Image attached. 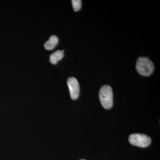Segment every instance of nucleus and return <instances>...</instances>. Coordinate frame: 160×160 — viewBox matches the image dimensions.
Returning a JSON list of instances; mask_svg holds the SVG:
<instances>
[{
  "label": "nucleus",
  "mask_w": 160,
  "mask_h": 160,
  "mask_svg": "<svg viewBox=\"0 0 160 160\" xmlns=\"http://www.w3.org/2000/svg\"><path fill=\"white\" fill-rule=\"evenodd\" d=\"M136 68L139 74L146 77L149 76L152 74L154 69L152 62L148 58L144 57L138 58Z\"/></svg>",
  "instance_id": "1"
},
{
  "label": "nucleus",
  "mask_w": 160,
  "mask_h": 160,
  "mask_svg": "<svg viewBox=\"0 0 160 160\" xmlns=\"http://www.w3.org/2000/svg\"><path fill=\"white\" fill-rule=\"evenodd\" d=\"M99 99L102 106L106 109H109L113 105L112 89L108 85L103 86L100 89Z\"/></svg>",
  "instance_id": "2"
},
{
  "label": "nucleus",
  "mask_w": 160,
  "mask_h": 160,
  "mask_svg": "<svg viewBox=\"0 0 160 160\" xmlns=\"http://www.w3.org/2000/svg\"><path fill=\"white\" fill-rule=\"evenodd\" d=\"M129 142L133 146L138 147H148L151 142V139L148 136L141 133H134L129 137Z\"/></svg>",
  "instance_id": "3"
},
{
  "label": "nucleus",
  "mask_w": 160,
  "mask_h": 160,
  "mask_svg": "<svg viewBox=\"0 0 160 160\" xmlns=\"http://www.w3.org/2000/svg\"><path fill=\"white\" fill-rule=\"evenodd\" d=\"M67 84L71 98L72 100L77 99L80 93V86L78 80L75 78H69L67 80Z\"/></svg>",
  "instance_id": "4"
},
{
  "label": "nucleus",
  "mask_w": 160,
  "mask_h": 160,
  "mask_svg": "<svg viewBox=\"0 0 160 160\" xmlns=\"http://www.w3.org/2000/svg\"><path fill=\"white\" fill-rule=\"evenodd\" d=\"M64 52H65L64 50H62V51L58 50L52 53L49 58V61H50V62L53 65H56L58 62L62 60L64 57Z\"/></svg>",
  "instance_id": "5"
},
{
  "label": "nucleus",
  "mask_w": 160,
  "mask_h": 160,
  "mask_svg": "<svg viewBox=\"0 0 160 160\" xmlns=\"http://www.w3.org/2000/svg\"><path fill=\"white\" fill-rule=\"evenodd\" d=\"M58 42V38L55 35H52L49 38V40L44 44V47L47 50H52L57 45Z\"/></svg>",
  "instance_id": "6"
},
{
  "label": "nucleus",
  "mask_w": 160,
  "mask_h": 160,
  "mask_svg": "<svg viewBox=\"0 0 160 160\" xmlns=\"http://www.w3.org/2000/svg\"><path fill=\"white\" fill-rule=\"evenodd\" d=\"M72 7L74 11L77 12L80 10L82 7V1L81 0H72Z\"/></svg>",
  "instance_id": "7"
},
{
  "label": "nucleus",
  "mask_w": 160,
  "mask_h": 160,
  "mask_svg": "<svg viewBox=\"0 0 160 160\" xmlns=\"http://www.w3.org/2000/svg\"><path fill=\"white\" fill-rule=\"evenodd\" d=\"M86 160L82 159V160Z\"/></svg>",
  "instance_id": "8"
}]
</instances>
